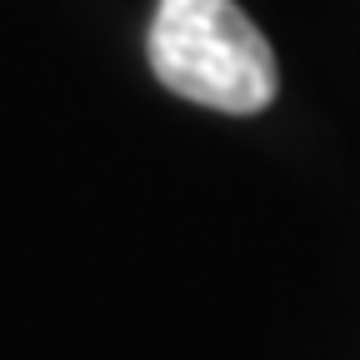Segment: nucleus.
Instances as JSON below:
<instances>
[{"instance_id":"obj_1","label":"nucleus","mask_w":360,"mask_h":360,"mask_svg":"<svg viewBox=\"0 0 360 360\" xmlns=\"http://www.w3.org/2000/svg\"><path fill=\"white\" fill-rule=\"evenodd\" d=\"M150 70L180 101L255 115L276 101V51L236 0H160L150 20Z\"/></svg>"}]
</instances>
